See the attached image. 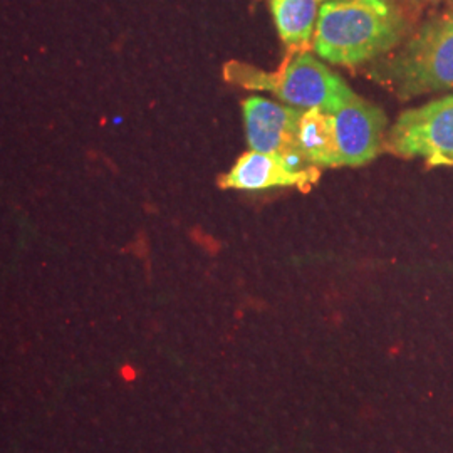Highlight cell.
Instances as JSON below:
<instances>
[{"label": "cell", "instance_id": "1", "mask_svg": "<svg viewBox=\"0 0 453 453\" xmlns=\"http://www.w3.org/2000/svg\"><path fill=\"white\" fill-rule=\"evenodd\" d=\"M403 34L405 19L393 0H327L312 48L331 65H357L387 54Z\"/></svg>", "mask_w": 453, "mask_h": 453}, {"label": "cell", "instance_id": "2", "mask_svg": "<svg viewBox=\"0 0 453 453\" xmlns=\"http://www.w3.org/2000/svg\"><path fill=\"white\" fill-rule=\"evenodd\" d=\"M224 73L226 81L232 84L269 91L299 110L318 108L326 113H336L341 104L355 95L342 78L306 50L289 54L275 73H265L237 61L226 63Z\"/></svg>", "mask_w": 453, "mask_h": 453}, {"label": "cell", "instance_id": "3", "mask_svg": "<svg viewBox=\"0 0 453 453\" xmlns=\"http://www.w3.org/2000/svg\"><path fill=\"white\" fill-rule=\"evenodd\" d=\"M372 76L402 99L453 89V12L430 19Z\"/></svg>", "mask_w": 453, "mask_h": 453}, {"label": "cell", "instance_id": "4", "mask_svg": "<svg viewBox=\"0 0 453 453\" xmlns=\"http://www.w3.org/2000/svg\"><path fill=\"white\" fill-rule=\"evenodd\" d=\"M387 148L430 166H453V95L400 114L389 130Z\"/></svg>", "mask_w": 453, "mask_h": 453}, {"label": "cell", "instance_id": "5", "mask_svg": "<svg viewBox=\"0 0 453 453\" xmlns=\"http://www.w3.org/2000/svg\"><path fill=\"white\" fill-rule=\"evenodd\" d=\"M303 111L265 97L245 99L243 119L250 150L275 155L296 170L311 168L297 145V125Z\"/></svg>", "mask_w": 453, "mask_h": 453}, {"label": "cell", "instance_id": "6", "mask_svg": "<svg viewBox=\"0 0 453 453\" xmlns=\"http://www.w3.org/2000/svg\"><path fill=\"white\" fill-rule=\"evenodd\" d=\"M333 118L341 166H361L372 162L385 136L387 116L383 111L355 93L333 113Z\"/></svg>", "mask_w": 453, "mask_h": 453}, {"label": "cell", "instance_id": "7", "mask_svg": "<svg viewBox=\"0 0 453 453\" xmlns=\"http://www.w3.org/2000/svg\"><path fill=\"white\" fill-rule=\"evenodd\" d=\"M318 179L319 172L314 166L306 170H296L289 163L275 155L250 150L243 153L226 177L220 179V187L235 190L297 187L299 190L308 192Z\"/></svg>", "mask_w": 453, "mask_h": 453}, {"label": "cell", "instance_id": "8", "mask_svg": "<svg viewBox=\"0 0 453 453\" xmlns=\"http://www.w3.org/2000/svg\"><path fill=\"white\" fill-rule=\"evenodd\" d=\"M297 145L303 158L314 168L341 166L333 114L312 108L304 110L297 125Z\"/></svg>", "mask_w": 453, "mask_h": 453}, {"label": "cell", "instance_id": "9", "mask_svg": "<svg viewBox=\"0 0 453 453\" xmlns=\"http://www.w3.org/2000/svg\"><path fill=\"white\" fill-rule=\"evenodd\" d=\"M326 0H271L275 26L289 48H306L314 37L319 4Z\"/></svg>", "mask_w": 453, "mask_h": 453}, {"label": "cell", "instance_id": "10", "mask_svg": "<svg viewBox=\"0 0 453 453\" xmlns=\"http://www.w3.org/2000/svg\"><path fill=\"white\" fill-rule=\"evenodd\" d=\"M326 2H327V0H326Z\"/></svg>", "mask_w": 453, "mask_h": 453}]
</instances>
